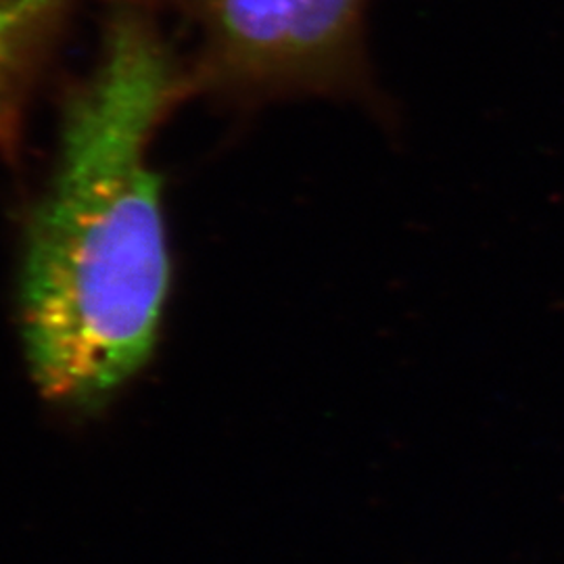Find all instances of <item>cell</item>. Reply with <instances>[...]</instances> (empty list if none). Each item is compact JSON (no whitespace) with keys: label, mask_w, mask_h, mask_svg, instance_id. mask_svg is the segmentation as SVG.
<instances>
[{"label":"cell","mask_w":564,"mask_h":564,"mask_svg":"<svg viewBox=\"0 0 564 564\" xmlns=\"http://www.w3.org/2000/svg\"><path fill=\"white\" fill-rule=\"evenodd\" d=\"M184 84L155 23L121 7L65 109L25 237L21 337L34 383L67 410L101 408L158 339L170 256L151 147Z\"/></svg>","instance_id":"6da1fadb"},{"label":"cell","mask_w":564,"mask_h":564,"mask_svg":"<svg viewBox=\"0 0 564 564\" xmlns=\"http://www.w3.org/2000/svg\"><path fill=\"white\" fill-rule=\"evenodd\" d=\"M366 0H186L209 84L274 90L323 80L354 48Z\"/></svg>","instance_id":"7a4b0ae2"},{"label":"cell","mask_w":564,"mask_h":564,"mask_svg":"<svg viewBox=\"0 0 564 564\" xmlns=\"http://www.w3.org/2000/svg\"><path fill=\"white\" fill-rule=\"evenodd\" d=\"M69 0H0V149L15 151L28 88Z\"/></svg>","instance_id":"3957f363"}]
</instances>
